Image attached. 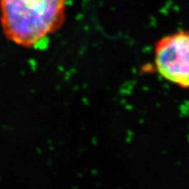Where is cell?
<instances>
[{
	"label": "cell",
	"mask_w": 189,
	"mask_h": 189,
	"mask_svg": "<svg viewBox=\"0 0 189 189\" xmlns=\"http://www.w3.org/2000/svg\"><path fill=\"white\" fill-rule=\"evenodd\" d=\"M68 0H0V23L14 44L41 46L62 26Z\"/></svg>",
	"instance_id": "6da1fadb"
},
{
	"label": "cell",
	"mask_w": 189,
	"mask_h": 189,
	"mask_svg": "<svg viewBox=\"0 0 189 189\" xmlns=\"http://www.w3.org/2000/svg\"><path fill=\"white\" fill-rule=\"evenodd\" d=\"M159 75L182 89H189V31H178L159 39L154 47Z\"/></svg>",
	"instance_id": "7a4b0ae2"
}]
</instances>
